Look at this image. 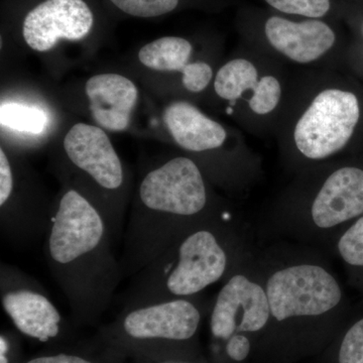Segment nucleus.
Wrapping results in <instances>:
<instances>
[{
    "mask_svg": "<svg viewBox=\"0 0 363 363\" xmlns=\"http://www.w3.org/2000/svg\"><path fill=\"white\" fill-rule=\"evenodd\" d=\"M52 164L59 181L75 186L101 210L114 245L118 242L133 197V177L108 133L88 121L71 124L57 140Z\"/></svg>",
    "mask_w": 363,
    "mask_h": 363,
    "instance_id": "nucleus-10",
    "label": "nucleus"
},
{
    "mask_svg": "<svg viewBox=\"0 0 363 363\" xmlns=\"http://www.w3.org/2000/svg\"><path fill=\"white\" fill-rule=\"evenodd\" d=\"M81 102L91 123L107 133L128 131L140 101L135 81L117 72L89 76L81 87Z\"/></svg>",
    "mask_w": 363,
    "mask_h": 363,
    "instance_id": "nucleus-17",
    "label": "nucleus"
},
{
    "mask_svg": "<svg viewBox=\"0 0 363 363\" xmlns=\"http://www.w3.org/2000/svg\"><path fill=\"white\" fill-rule=\"evenodd\" d=\"M247 28V45L286 67L342 71L346 48L338 33L324 20H292L271 14Z\"/></svg>",
    "mask_w": 363,
    "mask_h": 363,
    "instance_id": "nucleus-12",
    "label": "nucleus"
},
{
    "mask_svg": "<svg viewBox=\"0 0 363 363\" xmlns=\"http://www.w3.org/2000/svg\"><path fill=\"white\" fill-rule=\"evenodd\" d=\"M135 363H208L202 359L199 354L181 355V357H173L161 358V359H143L135 360Z\"/></svg>",
    "mask_w": 363,
    "mask_h": 363,
    "instance_id": "nucleus-26",
    "label": "nucleus"
},
{
    "mask_svg": "<svg viewBox=\"0 0 363 363\" xmlns=\"http://www.w3.org/2000/svg\"><path fill=\"white\" fill-rule=\"evenodd\" d=\"M255 257L271 315L264 338L297 352L335 333L351 305L324 250L278 240Z\"/></svg>",
    "mask_w": 363,
    "mask_h": 363,
    "instance_id": "nucleus-1",
    "label": "nucleus"
},
{
    "mask_svg": "<svg viewBox=\"0 0 363 363\" xmlns=\"http://www.w3.org/2000/svg\"><path fill=\"white\" fill-rule=\"evenodd\" d=\"M209 307L210 300L200 295L123 308L113 321L99 327L93 342L121 362L197 354Z\"/></svg>",
    "mask_w": 363,
    "mask_h": 363,
    "instance_id": "nucleus-9",
    "label": "nucleus"
},
{
    "mask_svg": "<svg viewBox=\"0 0 363 363\" xmlns=\"http://www.w3.org/2000/svg\"><path fill=\"white\" fill-rule=\"evenodd\" d=\"M359 44L357 48L351 50H346V65L350 64L354 69H363V18L360 21L359 28Z\"/></svg>",
    "mask_w": 363,
    "mask_h": 363,
    "instance_id": "nucleus-25",
    "label": "nucleus"
},
{
    "mask_svg": "<svg viewBox=\"0 0 363 363\" xmlns=\"http://www.w3.org/2000/svg\"><path fill=\"white\" fill-rule=\"evenodd\" d=\"M334 362L363 363V317L343 332L334 353Z\"/></svg>",
    "mask_w": 363,
    "mask_h": 363,
    "instance_id": "nucleus-22",
    "label": "nucleus"
},
{
    "mask_svg": "<svg viewBox=\"0 0 363 363\" xmlns=\"http://www.w3.org/2000/svg\"><path fill=\"white\" fill-rule=\"evenodd\" d=\"M131 203L119 259L123 279L145 269L189 226L233 206L197 162L180 152L143 169Z\"/></svg>",
    "mask_w": 363,
    "mask_h": 363,
    "instance_id": "nucleus-3",
    "label": "nucleus"
},
{
    "mask_svg": "<svg viewBox=\"0 0 363 363\" xmlns=\"http://www.w3.org/2000/svg\"><path fill=\"white\" fill-rule=\"evenodd\" d=\"M0 302L14 329L45 350L76 345V325L68 321L44 286L18 267L0 264Z\"/></svg>",
    "mask_w": 363,
    "mask_h": 363,
    "instance_id": "nucleus-14",
    "label": "nucleus"
},
{
    "mask_svg": "<svg viewBox=\"0 0 363 363\" xmlns=\"http://www.w3.org/2000/svg\"><path fill=\"white\" fill-rule=\"evenodd\" d=\"M52 199L26 156L0 145V231L16 247L45 238Z\"/></svg>",
    "mask_w": 363,
    "mask_h": 363,
    "instance_id": "nucleus-13",
    "label": "nucleus"
},
{
    "mask_svg": "<svg viewBox=\"0 0 363 363\" xmlns=\"http://www.w3.org/2000/svg\"><path fill=\"white\" fill-rule=\"evenodd\" d=\"M291 77L289 67L245 45L222 61L201 105L250 135L274 138Z\"/></svg>",
    "mask_w": 363,
    "mask_h": 363,
    "instance_id": "nucleus-8",
    "label": "nucleus"
},
{
    "mask_svg": "<svg viewBox=\"0 0 363 363\" xmlns=\"http://www.w3.org/2000/svg\"><path fill=\"white\" fill-rule=\"evenodd\" d=\"M160 124L167 142L197 162L212 185L230 197L247 196L264 176L262 159L242 130L210 116L195 102L167 100Z\"/></svg>",
    "mask_w": 363,
    "mask_h": 363,
    "instance_id": "nucleus-7",
    "label": "nucleus"
},
{
    "mask_svg": "<svg viewBox=\"0 0 363 363\" xmlns=\"http://www.w3.org/2000/svg\"><path fill=\"white\" fill-rule=\"evenodd\" d=\"M363 215V157H340L294 174L267 212V235L331 252Z\"/></svg>",
    "mask_w": 363,
    "mask_h": 363,
    "instance_id": "nucleus-6",
    "label": "nucleus"
},
{
    "mask_svg": "<svg viewBox=\"0 0 363 363\" xmlns=\"http://www.w3.org/2000/svg\"><path fill=\"white\" fill-rule=\"evenodd\" d=\"M224 58L218 45L168 35L143 45L136 52L135 63L159 89L160 96L201 105Z\"/></svg>",
    "mask_w": 363,
    "mask_h": 363,
    "instance_id": "nucleus-11",
    "label": "nucleus"
},
{
    "mask_svg": "<svg viewBox=\"0 0 363 363\" xmlns=\"http://www.w3.org/2000/svg\"><path fill=\"white\" fill-rule=\"evenodd\" d=\"M58 124L51 104L26 93H2L0 128L6 149L26 156L52 140Z\"/></svg>",
    "mask_w": 363,
    "mask_h": 363,
    "instance_id": "nucleus-18",
    "label": "nucleus"
},
{
    "mask_svg": "<svg viewBox=\"0 0 363 363\" xmlns=\"http://www.w3.org/2000/svg\"><path fill=\"white\" fill-rule=\"evenodd\" d=\"M119 11L135 18H150L176 11L181 0H109Z\"/></svg>",
    "mask_w": 363,
    "mask_h": 363,
    "instance_id": "nucleus-23",
    "label": "nucleus"
},
{
    "mask_svg": "<svg viewBox=\"0 0 363 363\" xmlns=\"http://www.w3.org/2000/svg\"><path fill=\"white\" fill-rule=\"evenodd\" d=\"M269 317V300L255 253L222 283L219 292L210 300L207 318L211 350L234 335H264Z\"/></svg>",
    "mask_w": 363,
    "mask_h": 363,
    "instance_id": "nucleus-15",
    "label": "nucleus"
},
{
    "mask_svg": "<svg viewBox=\"0 0 363 363\" xmlns=\"http://www.w3.org/2000/svg\"><path fill=\"white\" fill-rule=\"evenodd\" d=\"M93 26L94 14L85 0H44L26 14L21 32L28 50L50 56L62 42L87 39Z\"/></svg>",
    "mask_w": 363,
    "mask_h": 363,
    "instance_id": "nucleus-16",
    "label": "nucleus"
},
{
    "mask_svg": "<svg viewBox=\"0 0 363 363\" xmlns=\"http://www.w3.org/2000/svg\"><path fill=\"white\" fill-rule=\"evenodd\" d=\"M255 250L247 222L234 206L228 208L189 226L130 278L123 308L203 295L226 281Z\"/></svg>",
    "mask_w": 363,
    "mask_h": 363,
    "instance_id": "nucleus-5",
    "label": "nucleus"
},
{
    "mask_svg": "<svg viewBox=\"0 0 363 363\" xmlns=\"http://www.w3.org/2000/svg\"><path fill=\"white\" fill-rule=\"evenodd\" d=\"M331 252L342 262L348 284L363 294V215L338 234Z\"/></svg>",
    "mask_w": 363,
    "mask_h": 363,
    "instance_id": "nucleus-19",
    "label": "nucleus"
},
{
    "mask_svg": "<svg viewBox=\"0 0 363 363\" xmlns=\"http://www.w3.org/2000/svg\"><path fill=\"white\" fill-rule=\"evenodd\" d=\"M111 353L98 347L93 342L90 346L80 344L66 348L45 350L21 363H121Z\"/></svg>",
    "mask_w": 363,
    "mask_h": 363,
    "instance_id": "nucleus-20",
    "label": "nucleus"
},
{
    "mask_svg": "<svg viewBox=\"0 0 363 363\" xmlns=\"http://www.w3.org/2000/svg\"><path fill=\"white\" fill-rule=\"evenodd\" d=\"M279 13L323 20L333 11L332 0H264Z\"/></svg>",
    "mask_w": 363,
    "mask_h": 363,
    "instance_id": "nucleus-21",
    "label": "nucleus"
},
{
    "mask_svg": "<svg viewBox=\"0 0 363 363\" xmlns=\"http://www.w3.org/2000/svg\"><path fill=\"white\" fill-rule=\"evenodd\" d=\"M52 198L44 252L76 327L97 324L123 279L108 222L85 193L65 181Z\"/></svg>",
    "mask_w": 363,
    "mask_h": 363,
    "instance_id": "nucleus-2",
    "label": "nucleus"
},
{
    "mask_svg": "<svg viewBox=\"0 0 363 363\" xmlns=\"http://www.w3.org/2000/svg\"><path fill=\"white\" fill-rule=\"evenodd\" d=\"M21 334L2 330L0 334V363H21Z\"/></svg>",
    "mask_w": 363,
    "mask_h": 363,
    "instance_id": "nucleus-24",
    "label": "nucleus"
},
{
    "mask_svg": "<svg viewBox=\"0 0 363 363\" xmlns=\"http://www.w3.org/2000/svg\"><path fill=\"white\" fill-rule=\"evenodd\" d=\"M363 135V93L340 71L292 70L277 130L279 160L289 173L354 152Z\"/></svg>",
    "mask_w": 363,
    "mask_h": 363,
    "instance_id": "nucleus-4",
    "label": "nucleus"
}]
</instances>
